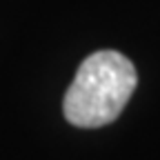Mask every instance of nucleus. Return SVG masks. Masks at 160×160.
Returning a JSON list of instances; mask_svg holds the SVG:
<instances>
[{"mask_svg":"<svg viewBox=\"0 0 160 160\" xmlns=\"http://www.w3.org/2000/svg\"><path fill=\"white\" fill-rule=\"evenodd\" d=\"M138 85L131 60L118 51L102 49L87 56L65 93L62 111L76 127L96 129L120 116Z\"/></svg>","mask_w":160,"mask_h":160,"instance_id":"f257e3e1","label":"nucleus"}]
</instances>
